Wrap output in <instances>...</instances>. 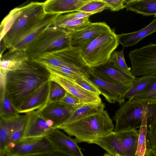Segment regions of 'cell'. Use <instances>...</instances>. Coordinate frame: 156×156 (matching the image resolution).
I'll list each match as a JSON object with an SVG mask.
<instances>
[{
  "label": "cell",
  "mask_w": 156,
  "mask_h": 156,
  "mask_svg": "<svg viewBox=\"0 0 156 156\" xmlns=\"http://www.w3.org/2000/svg\"><path fill=\"white\" fill-rule=\"evenodd\" d=\"M88 79L99 90L106 100L110 103L122 105L125 102L126 94L131 84L111 82L105 81L91 75Z\"/></svg>",
  "instance_id": "13"
},
{
  "label": "cell",
  "mask_w": 156,
  "mask_h": 156,
  "mask_svg": "<svg viewBox=\"0 0 156 156\" xmlns=\"http://www.w3.org/2000/svg\"><path fill=\"white\" fill-rule=\"evenodd\" d=\"M149 113L156 114V103L147 104L134 98L128 100L122 105L113 117L115 122L113 131L140 128L145 115Z\"/></svg>",
  "instance_id": "6"
},
{
  "label": "cell",
  "mask_w": 156,
  "mask_h": 156,
  "mask_svg": "<svg viewBox=\"0 0 156 156\" xmlns=\"http://www.w3.org/2000/svg\"><path fill=\"white\" fill-rule=\"evenodd\" d=\"M19 115L17 109L12 104L7 94L5 86H0V118L10 120Z\"/></svg>",
  "instance_id": "28"
},
{
  "label": "cell",
  "mask_w": 156,
  "mask_h": 156,
  "mask_svg": "<svg viewBox=\"0 0 156 156\" xmlns=\"http://www.w3.org/2000/svg\"><path fill=\"white\" fill-rule=\"evenodd\" d=\"M44 2H31L25 5L21 14L0 41L1 52L9 49L13 40L21 34L42 18L46 15Z\"/></svg>",
  "instance_id": "8"
},
{
  "label": "cell",
  "mask_w": 156,
  "mask_h": 156,
  "mask_svg": "<svg viewBox=\"0 0 156 156\" xmlns=\"http://www.w3.org/2000/svg\"><path fill=\"white\" fill-rule=\"evenodd\" d=\"M47 68L50 73V80L57 82L62 86L67 92L84 102L85 103L102 102L100 95L86 90L67 76Z\"/></svg>",
  "instance_id": "12"
},
{
  "label": "cell",
  "mask_w": 156,
  "mask_h": 156,
  "mask_svg": "<svg viewBox=\"0 0 156 156\" xmlns=\"http://www.w3.org/2000/svg\"><path fill=\"white\" fill-rule=\"evenodd\" d=\"M89 0H48L44 2L46 14H60L76 12Z\"/></svg>",
  "instance_id": "21"
},
{
  "label": "cell",
  "mask_w": 156,
  "mask_h": 156,
  "mask_svg": "<svg viewBox=\"0 0 156 156\" xmlns=\"http://www.w3.org/2000/svg\"><path fill=\"white\" fill-rule=\"evenodd\" d=\"M12 119L6 120L0 118V153L7 151L8 148L11 135Z\"/></svg>",
  "instance_id": "29"
},
{
  "label": "cell",
  "mask_w": 156,
  "mask_h": 156,
  "mask_svg": "<svg viewBox=\"0 0 156 156\" xmlns=\"http://www.w3.org/2000/svg\"><path fill=\"white\" fill-rule=\"evenodd\" d=\"M133 98L144 104H149L156 103V82L138 93Z\"/></svg>",
  "instance_id": "32"
},
{
  "label": "cell",
  "mask_w": 156,
  "mask_h": 156,
  "mask_svg": "<svg viewBox=\"0 0 156 156\" xmlns=\"http://www.w3.org/2000/svg\"><path fill=\"white\" fill-rule=\"evenodd\" d=\"M105 107V104L102 102L86 104L75 110L69 118L61 126L67 125L89 115L100 113L104 110Z\"/></svg>",
  "instance_id": "25"
},
{
  "label": "cell",
  "mask_w": 156,
  "mask_h": 156,
  "mask_svg": "<svg viewBox=\"0 0 156 156\" xmlns=\"http://www.w3.org/2000/svg\"><path fill=\"white\" fill-rule=\"evenodd\" d=\"M49 80L40 86L26 98L17 109L19 113L27 114L40 111L47 105Z\"/></svg>",
  "instance_id": "16"
},
{
  "label": "cell",
  "mask_w": 156,
  "mask_h": 156,
  "mask_svg": "<svg viewBox=\"0 0 156 156\" xmlns=\"http://www.w3.org/2000/svg\"><path fill=\"white\" fill-rule=\"evenodd\" d=\"M138 130L112 132L95 140L96 144L112 156H136Z\"/></svg>",
  "instance_id": "7"
},
{
  "label": "cell",
  "mask_w": 156,
  "mask_h": 156,
  "mask_svg": "<svg viewBox=\"0 0 156 156\" xmlns=\"http://www.w3.org/2000/svg\"><path fill=\"white\" fill-rule=\"evenodd\" d=\"M60 14H46L42 18L15 38L12 42L9 49L25 51L40 35L53 25L56 18Z\"/></svg>",
  "instance_id": "10"
},
{
  "label": "cell",
  "mask_w": 156,
  "mask_h": 156,
  "mask_svg": "<svg viewBox=\"0 0 156 156\" xmlns=\"http://www.w3.org/2000/svg\"><path fill=\"white\" fill-rule=\"evenodd\" d=\"M46 67H60L77 73L87 78L91 68L83 60L80 49L72 47L45 53L35 59Z\"/></svg>",
  "instance_id": "3"
},
{
  "label": "cell",
  "mask_w": 156,
  "mask_h": 156,
  "mask_svg": "<svg viewBox=\"0 0 156 156\" xmlns=\"http://www.w3.org/2000/svg\"><path fill=\"white\" fill-rule=\"evenodd\" d=\"M155 82L156 75H146L136 77L126 94V98L128 100L133 99L138 93Z\"/></svg>",
  "instance_id": "27"
},
{
  "label": "cell",
  "mask_w": 156,
  "mask_h": 156,
  "mask_svg": "<svg viewBox=\"0 0 156 156\" xmlns=\"http://www.w3.org/2000/svg\"><path fill=\"white\" fill-rule=\"evenodd\" d=\"M125 8L144 16L156 14V0H126Z\"/></svg>",
  "instance_id": "24"
},
{
  "label": "cell",
  "mask_w": 156,
  "mask_h": 156,
  "mask_svg": "<svg viewBox=\"0 0 156 156\" xmlns=\"http://www.w3.org/2000/svg\"><path fill=\"white\" fill-rule=\"evenodd\" d=\"M56 149L76 156H84L77 142L58 129L53 130L47 136Z\"/></svg>",
  "instance_id": "19"
},
{
  "label": "cell",
  "mask_w": 156,
  "mask_h": 156,
  "mask_svg": "<svg viewBox=\"0 0 156 156\" xmlns=\"http://www.w3.org/2000/svg\"><path fill=\"white\" fill-rule=\"evenodd\" d=\"M145 156H156V155L153 152L151 148L148 149Z\"/></svg>",
  "instance_id": "40"
},
{
  "label": "cell",
  "mask_w": 156,
  "mask_h": 156,
  "mask_svg": "<svg viewBox=\"0 0 156 156\" xmlns=\"http://www.w3.org/2000/svg\"><path fill=\"white\" fill-rule=\"evenodd\" d=\"M156 116V114H146L143 120L141 126L138 130L139 136L136 156H145L148 149L147 142L148 126Z\"/></svg>",
  "instance_id": "26"
},
{
  "label": "cell",
  "mask_w": 156,
  "mask_h": 156,
  "mask_svg": "<svg viewBox=\"0 0 156 156\" xmlns=\"http://www.w3.org/2000/svg\"><path fill=\"white\" fill-rule=\"evenodd\" d=\"M39 111L44 118L52 122L57 129L62 126L73 112L60 102L48 104Z\"/></svg>",
  "instance_id": "20"
},
{
  "label": "cell",
  "mask_w": 156,
  "mask_h": 156,
  "mask_svg": "<svg viewBox=\"0 0 156 156\" xmlns=\"http://www.w3.org/2000/svg\"><path fill=\"white\" fill-rule=\"evenodd\" d=\"M113 11H117L125 8L126 0H103Z\"/></svg>",
  "instance_id": "38"
},
{
  "label": "cell",
  "mask_w": 156,
  "mask_h": 156,
  "mask_svg": "<svg viewBox=\"0 0 156 156\" xmlns=\"http://www.w3.org/2000/svg\"><path fill=\"white\" fill-rule=\"evenodd\" d=\"M50 80V73L38 62L28 60L5 76L7 94L17 109L31 94Z\"/></svg>",
  "instance_id": "1"
},
{
  "label": "cell",
  "mask_w": 156,
  "mask_h": 156,
  "mask_svg": "<svg viewBox=\"0 0 156 156\" xmlns=\"http://www.w3.org/2000/svg\"><path fill=\"white\" fill-rule=\"evenodd\" d=\"M147 136L149 140L151 148L156 147V116L149 125Z\"/></svg>",
  "instance_id": "37"
},
{
  "label": "cell",
  "mask_w": 156,
  "mask_h": 156,
  "mask_svg": "<svg viewBox=\"0 0 156 156\" xmlns=\"http://www.w3.org/2000/svg\"><path fill=\"white\" fill-rule=\"evenodd\" d=\"M0 56V73L5 75L8 72L16 69L28 60L25 51L12 48Z\"/></svg>",
  "instance_id": "22"
},
{
  "label": "cell",
  "mask_w": 156,
  "mask_h": 156,
  "mask_svg": "<svg viewBox=\"0 0 156 156\" xmlns=\"http://www.w3.org/2000/svg\"><path fill=\"white\" fill-rule=\"evenodd\" d=\"M90 16L84 17V13L79 11L60 14L56 18L53 26L68 32L75 31L90 23L89 20Z\"/></svg>",
  "instance_id": "18"
},
{
  "label": "cell",
  "mask_w": 156,
  "mask_h": 156,
  "mask_svg": "<svg viewBox=\"0 0 156 156\" xmlns=\"http://www.w3.org/2000/svg\"><path fill=\"white\" fill-rule=\"evenodd\" d=\"M91 75L103 80L131 84L136 77L132 76L116 68L108 62L91 68Z\"/></svg>",
  "instance_id": "17"
},
{
  "label": "cell",
  "mask_w": 156,
  "mask_h": 156,
  "mask_svg": "<svg viewBox=\"0 0 156 156\" xmlns=\"http://www.w3.org/2000/svg\"><path fill=\"white\" fill-rule=\"evenodd\" d=\"M59 102L73 112L84 105L87 104L67 92Z\"/></svg>",
  "instance_id": "36"
},
{
  "label": "cell",
  "mask_w": 156,
  "mask_h": 156,
  "mask_svg": "<svg viewBox=\"0 0 156 156\" xmlns=\"http://www.w3.org/2000/svg\"><path fill=\"white\" fill-rule=\"evenodd\" d=\"M107 9H109V6L103 0H89L77 11L93 15Z\"/></svg>",
  "instance_id": "33"
},
{
  "label": "cell",
  "mask_w": 156,
  "mask_h": 156,
  "mask_svg": "<svg viewBox=\"0 0 156 156\" xmlns=\"http://www.w3.org/2000/svg\"><path fill=\"white\" fill-rule=\"evenodd\" d=\"M129 56L134 76L156 75V44L150 43L132 50Z\"/></svg>",
  "instance_id": "9"
},
{
  "label": "cell",
  "mask_w": 156,
  "mask_h": 156,
  "mask_svg": "<svg viewBox=\"0 0 156 156\" xmlns=\"http://www.w3.org/2000/svg\"><path fill=\"white\" fill-rule=\"evenodd\" d=\"M71 47L69 32L54 26L48 27L25 50L29 60H34L43 54Z\"/></svg>",
  "instance_id": "4"
},
{
  "label": "cell",
  "mask_w": 156,
  "mask_h": 156,
  "mask_svg": "<svg viewBox=\"0 0 156 156\" xmlns=\"http://www.w3.org/2000/svg\"><path fill=\"white\" fill-rule=\"evenodd\" d=\"M108 62L119 70L130 76H134L131 73V68L129 67L126 62L123 49L114 51Z\"/></svg>",
  "instance_id": "31"
},
{
  "label": "cell",
  "mask_w": 156,
  "mask_h": 156,
  "mask_svg": "<svg viewBox=\"0 0 156 156\" xmlns=\"http://www.w3.org/2000/svg\"><path fill=\"white\" fill-rule=\"evenodd\" d=\"M66 92L64 88L58 83L50 80L47 105L51 103L60 101L65 96Z\"/></svg>",
  "instance_id": "34"
},
{
  "label": "cell",
  "mask_w": 156,
  "mask_h": 156,
  "mask_svg": "<svg viewBox=\"0 0 156 156\" xmlns=\"http://www.w3.org/2000/svg\"><path fill=\"white\" fill-rule=\"evenodd\" d=\"M102 156H112L111 154H110L109 153H105L104 155H102Z\"/></svg>",
  "instance_id": "42"
},
{
  "label": "cell",
  "mask_w": 156,
  "mask_h": 156,
  "mask_svg": "<svg viewBox=\"0 0 156 156\" xmlns=\"http://www.w3.org/2000/svg\"><path fill=\"white\" fill-rule=\"evenodd\" d=\"M111 30L105 22H90L82 29L69 32L71 46L80 49L96 38Z\"/></svg>",
  "instance_id": "14"
},
{
  "label": "cell",
  "mask_w": 156,
  "mask_h": 156,
  "mask_svg": "<svg viewBox=\"0 0 156 156\" xmlns=\"http://www.w3.org/2000/svg\"><path fill=\"white\" fill-rule=\"evenodd\" d=\"M154 17H156V14L154 16Z\"/></svg>",
  "instance_id": "44"
},
{
  "label": "cell",
  "mask_w": 156,
  "mask_h": 156,
  "mask_svg": "<svg viewBox=\"0 0 156 156\" xmlns=\"http://www.w3.org/2000/svg\"><path fill=\"white\" fill-rule=\"evenodd\" d=\"M67 76L86 90L99 95L101 94L98 88L88 78L80 76Z\"/></svg>",
  "instance_id": "35"
},
{
  "label": "cell",
  "mask_w": 156,
  "mask_h": 156,
  "mask_svg": "<svg viewBox=\"0 0 156 156\" xmlns=\"http://www.w3.org/2000/svg\"><path fill=\"white\" fill-rule=\"evenodd\" d=\"M114 29L96 38L80 50L82 56L90 68L104 64L109 60L119 44Z\"/></svg>",
  "instance_id": "5"
},
{
  "label": "cell",
  "mask_w": 156,
  "mask_h": 156,
  "mask_svg": "<svg viewBox=\"0 0 156 156\" xmlns=\"http://www.w3.org/2000/svg\"><path fill=\"white\" fill-rule=\"evenodd\" d=\"M152 149L154 153L156 155V147Z\"/></svg>",
  "instance_id": "43"
},
{
  "label": "cell",
  "mask_w": 156,
  "mask_h": 156,
  "mask_svg": "<svg viewBox=\"0 0 156 156\" xmlns=\"http://www.w3.org/2000/svg\"><path fill=\"white\" fill-rule=\"evenodd\" d=\"M114 128L112 120L104 109L58 129L63 130L70 136H74L78 143L94 144L98 138L113 132Z\"/></svg>",
  "instance_id": "2"
},
{
  "label": "cell",
  "mask_w": 156,
  "mask_h": 156,
  "mask_svg": "<svg viewBox=\"0 0 156 156\" xmlns=\"http://www.w3.org/2000/svg\"><path fill=\"white\" fill-rule=\"evenodd\" d=\"M31 156H76L56 149L51 150L48 152L34 155Z\"/></svg>",
  "instance_id": "39"
},
{
  "label": "cell",
  "mask_w": 156,
  "mask_h": 156,
  "mask_svg": "<svg viewBox=\"0 0 156 156\" xmlns=\"http://www.w3.org/2000/svg\"><path fill=\"white\" fill-rule=\"evenodd\" d=\"M0 156H11L10 154L7 151H5L0 153Z\"/></svg>",
  "instance_id": "41"
},
{
  "label": "cell",
  "mask_w": 156,
  "mask_h": 156,
  "mask_svg": "<svg viewBox=\"0 0 156 156\" xmlns=\"http://www.w3.org/2000/svg\"><path fill=\"white\" fill-rule=\"evenodd\" d=\"M27 114L22 138L46 136L57 129L53 122L43 117L39 111H34Z\"/></svg>",
  "instance_id": "15"
},
{
  "label": "cell",
  "mask_w": 156,
  "mask_h": 156,
  "mask_svg": "<svg viewBox=\"0 0 156 156\" xmlns=\"http://www.w3.org/2000/svg\"><path fill=\"white\" fill-rule=\"evenodd\" d=\"M156 32V17L148 25L137 31L117 34L119 44L123 47L132 46L148 35Z\"/></svg>",
  "instance_id": "23"
},
{
  "label": "cell",
  "mask_w": 156,
  "mask_h": 156,
  "mask_svg": "<svg viewBox=\"0 0 156 156\" xmlns=\"http://www.w3.org/2000/svg\"><path fill=\"white\" fill-rule=\"evenodd\" d=\"M55 149L46 136L22 138L7 151L11 156H30Z\"/></svg>",
  "instance_id": "11"
},
{
  "label": "cell",
  "mask_w": 156,
  "mask_h": 156,
  "mask_svg": "<svg viewBox=\"0 0 156 156\" xmlns=\"http://www.w3.org/2000/svg\"><path fill=\"white\" fill-rule=\"evenodd\" d=\"M24 7L25 5L13 9L2 21L0 27V41L22 12Z\"/></svg>",
  "instance_id": "30"
}]
</instances>
